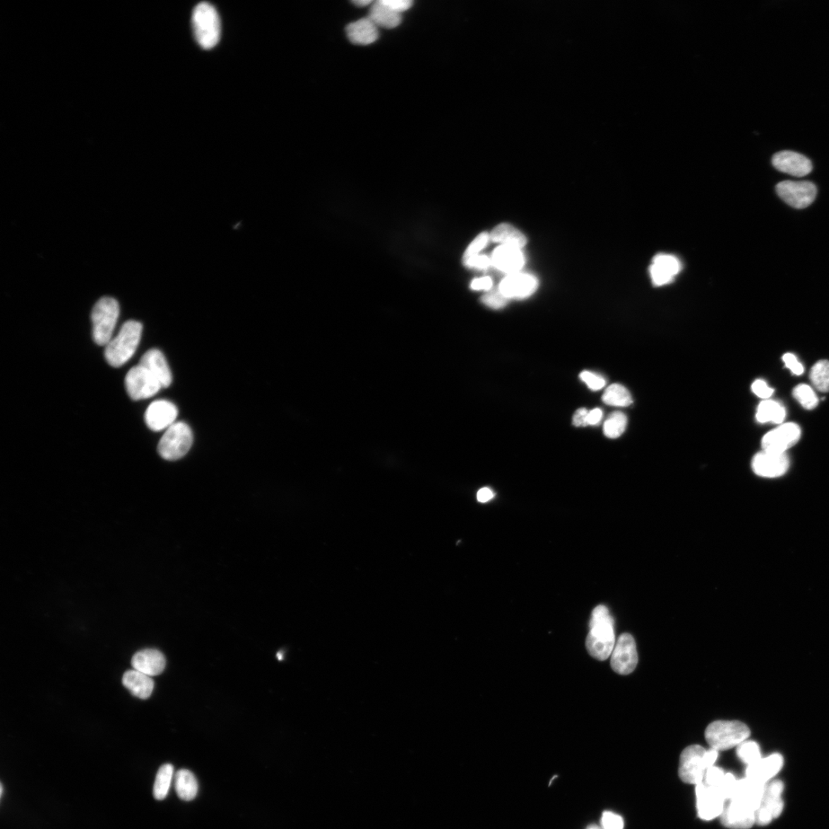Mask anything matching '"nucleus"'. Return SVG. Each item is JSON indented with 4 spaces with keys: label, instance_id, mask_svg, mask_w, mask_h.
<instances>
[{
    "label": "nucleus",
    "instance_id": "33",
    "mask_svg": "<svg viewBox=\"0 0 829 829\" xmlns=\"http://www.w3.org/2000/svg\"><path fill=\"white\" fill-rule=\"evenodd\" d=\"M811 382L820 392H829V361L820 360L811 368Z\"/></svg>",
    "mask_w": 829,
    "mask_h": 829
},
{
    "label": "nucleus",
    "instance_id": "24",
    "mask_svg": "<svg viewBox=\"0 0 829 829\" xmlns=\"http://www.w3.org/2000/svg\"><path fill=\"white\" fill-rule=\"evenodd\" d=\"M347 34L349 40L359 46L369 45L378 37V28L369 17L349 24Z\"/></svg>",
    "mask_w": 829,
    "mask_h": 829
},
{
    "label": "nucleus",
    "instance_id": "8",
    "mask_svg": "<svg viewBox=\"0 0 829 829\" xmlns=\"http://www.w3.org/2000/svg\"><path fill=\"white\" fill-rule=\"evenodd\" d=\"M125 385L130 398L136 401L151 398L162 388L160 382L140 364L129 370L126 376Z\"/></svg>",
    "mask_w": 829,
    "mask_h": 829
},
{
    "label": "nucleus",
    "instance_id": "6",
    "mask_svg": "<svg viewBox=\"0 0 829 829\" xmlns=\"http://www.w3.org/2000/svg\"><path fill=\"white\" fill-rule=\"evenodd\" d=\"M193 439L192 431L186 423L175 422L166 429L158 443V453L165 460H180L189 452Z\"/></svg>",
    "mask_w": 829,
    "mask_h": 829
},
{
    "label": "nucleus",
    "instance_id": "31",
    "mask_svg": "<svg viewBox=\"0 0 829 829\" xmlns=\"http://www.w3.org/2000/svg\"><path fill=\"white\" fill-rule=\"evenodd\" d=\"M174 777V767L171 764H165L158 770L153 788V795L157 800H163L171 788Z\"/></svg>",
    "mask_w": 829,
    "mask_h": 829
},
{
    "label": "nucleus",
    "instance_id": "53",
    "mask_svg": "<svg viewBox=\"0 0 829 829\" xmlns=\"http://www.w3.org/2000/svg\"><path fill=\"white\" fill-rule=\"evenodd\" d=\"M1 787V792H0V795H1V797H2L3 794H4V785L1 784V787Z\"/></svg>",
    "mask_w": 829,
    "mask_h": 829
},
{
    "label": "nucleus",
    "instance_id": "26",
    "mask_svg": "<svg viewBox=\"0 0 829 829\" xmlns=\"http://www.w3.org/2000/svg\"><path fill=\"white\" fill-rule=\"evenodd\" d=\"M368 17L378 28L394 29L402 22V15L393 11L382 0H378L373 4Z\"/></svg>",
    "mask_w": 829,
    "mask_h": 829
},
{
    "label": "nucleus",
    "instance_id": "50",
    "mask_svg": "<svg viewBox=\"0 0 829 829\" xmlns=\"http://www.w3.org/2000/svg\"><path fill=\"white\" fill-rule=\"evenodd\" d=\"M494 497L493 491L489 488H483L480 489L477 494L478 501L484 503L490 501Z\"/></svg>",
    "mask_w": 829,
    "mask_h": 829
},
{
    "label": "nucleus",
    "instance_id": "27",
    "mask_svg": "<svg viewBox=\"0 0 829 829\" xmlns=\"http://www.w3.org/2000/svg\"><path fill=\"white\" fill-rule=\"evenodd\" d=\"M783 790L784 784L780 780H773L765 785L761 806L768 810L773 818H778L782 813Z\"/></svg>",
    "mask_w": 829,
    "mask_h": 829
},
{
    "label": "nucleus",
    "instance_id": "45",
    "mask_svg": "<svg viewBox=\"0 0 829 829\" xmlns=\"http://www.w3.org/2000/svg\"><path fill=\"white\" fill-rule=\"evenodd\" d=\"M382 1L393 11L400 14L410 10L412 6V2L410 0H382Z\"/></svg>",
    "mask_w": 829,
    "mask_h": 829
},
{
    "label": "nucleus",
    "instance_id": "16",
    "mask_svg": "<svg viewBox=\"0 0 829 829\" xmlns=\"http://www.w3.org/2000/svg\"><path fill=\"white\" fill-rule=\"evenodd\" d=\"M720 817L722 824L731 829H749L756 823V811L734 799L726 801Z\"/></svg>",
    "mask_w": 829,
    "mask_h": 829
},
{
    "label": "nucleus",
    "instance_id": "17",
    "mask_svg": "<svg viewBox=\"0 0 829 829\" xmlns=\"http://www.w3.org/2000/svg\"><path fill=\"white\" fill-rule=\"evenodd\" d=\"M537 287L539 281L535 276L518 272L508 275L501 282L499 288L501 292L510 299L530 297L535 292Z\"/></svg>",
    "mask_w": 829,
    "mask_h": 829
},
{
    "label": "nucleus",
    "instance_id": "54",
    "mask_svg": "<svg viewBox=\"0 0 829 829\" xmlns=\"http://www.w3.org/2000/svg\"><path fill=\"white\" fill-rule=\"evenodd\" d=\"M588 829H601V828H597V827L593 826V827H590Z\"/></svg>",
    "mask_w": 829,
    "mask_h": 829
},
{
    "label": "nucleus",
    "instance_id": "51",
    "mask_svg": "<svg viewBox=\"0 0 829 829\" xmlns=\"http://www.w3.org/2000/svg\"><path fill=\"white\" fill-rule=\"evenodd\" d=\"M352 4L359 7H364L374 3L371 0H356V1H352Z\"/></svg>",
    "mask_w": 829,
    "mask_h": 829
},
{
    "label": "nucleus",
    "instance_id": "14",
    "mask_svg": "<svg viewBox=\"0 0 829 829\" xmlns=\"http://www.w3.org/2000/svg\"><path fill=\"white\" fill-rule=\"evenodd\" d=\"M754 472L764 478H777L786 474L789 468L787 453L763 451L756 454L752 462Z\"/></svg>",
    "mask_w": 829,
    "mask_h": 829
},
{
    "label": "nucleus",
    "instance_id": "11",
    "mask_svg": "<svg viewBox=\"0 0 829 829\" xmlns=\"http://www.w3.org/2000/svg\"><path fill=\"white\" fill-rule=\"evenodd\" d=\"M801 434V429L796 423H784L765 435L762 440L763 451L786 453L789 448L799 442Z\"/></svg>",
    "mask_w": 829,
    "mask_h": 829
},
{
    "label": "nucleus",
    "instance_id": "1",
    "mask_svg": "<svg viewBox=\"0 0 829 829\" xmlns=\"http://www.w3.org/2000/svg\"><path fill=\"white\" fill-rule=\"evenodd\" d=\"M589 626L586 639L589 655L598 660H605L612 656L615 646L614 621L605 606L595 608Z\"/></svg>",
    "mask_w": 829,
    "mask_h": 829
},
{
    "label": "nucleus",
    "instance_id": "20",
    "mask_svg": "<svg viewBox=\"0 0 829 829\" xmlns=\"http://www.w3.org/2000/svg\"><path fill=\"white\" fill-rule=\"evenodd\" d=\"M784 763L782 756L774 753L748 765L746 777L766 785L772 781L782 770Z\"/></svg>",
    "mask_w": 829,
    "mask_h": 829
},
{
    "label": "nucleus",
    "instance_id": "29",
    "mask_svg": "<svg viewBox=\"0 0 829 829\" xmlns=\"http://www.w3.org/2000/svg\"><path fill=\"white\" fill-rule=\"evenodd\" d=\"M174 787L179 797L186 801L195 799L198 792V782L188 770H180L174 776Z\"/></svg>",
    "mask_w": 829,
    "mask_h": 829
},
{
    "label": "nucleus",
    "instance_id": "18",
    "mask_svg": "<svg viewBox=\"0 0 829 829\" xmlns=\"http://www.w3.org/2000/svg\"><path fill=\"white\" fill-rule=\"evenodd\" d=\"M773 164L776 169L797 177H804L813 170V165L809 158L791 151L776 153L773 157Z\"/></svg>",
    "mask_w": 829,
    "mask_h": 829
},
{
    "label": "nucleus",
    "instance_id": "44",
    "mask_svg": "<svg viewBox=\"0 0 829 829\" xmlns=\"http://www.w3.org/2000/svg\"><path fill=\"white\" fill-rule=\"evenodd\" d=\"M782 360L785 365L790 369V371L797 376H800L804 372V367L797 359V357L792 354H786L783 356Z\"/></svg>",
    "mask_w": 829,
    "mask_h": 829
},
{
    "label": "nucleus",
    "instance_id": "38",
    "mask_svg": "<svg viewBox=\"0 0 829 829\" xmlns=\"http://www.w3.org/2000/svg\"><path fill=\"white\" fill-rule=\"evenodd\" d=\"M482 302L491 308L500 309L507 305L509 299L501 292L499 287L487 291L481 298Z\"/></svg>",
    "mask_w": 829,
    "mask_h": 829
},
{
    "label": "nucleus",
    "instance_id": "5",
    "mask_svg": "<svg viewBox=\"0 0 829 829\" xmlns=\"http://www.w3.org/2000/svg\"><path fill=\"white\" fill-rule=\"evenodd\" d=\"M120 307L116 299L105 297L95 304L92 312L93 336L96 344L107 346L112 340L119 319Z\"/></svg>",
    "mask_w": 829,
    "mask_h": 829
},
{
    "label": "nucleus",
    "instance_id": "21",
    "mask_svg": "<svg viewBox=\"0 0 829 829\" xmlns=\"http://www.w3.org/2000/svg\"><path fill=\"white\" fill-rule=\"evenodd\" d=\"M131 665L138 672L152 677L164 672L166 660L160 650L145 649L136 652L132 657Z\"/></svg>",
    "mask_w": 829,
    "mask_h": 829
},
{
    "label": "nucleus",
    "instance_id": "22",
    "mask_svg": "<svg viewBox=\"0 0 829 829\" xmlns=\"http://www.w3.org/2000/svg\"><path fill=\"white\" fill-rule=\"evenodd\" d=\"M139 364L146 368L162 387H169L172 382V374L167 362L160 350L152 349L141 358Z\"/></svg>",
    "mask_w": 829,
    "mask_h": 829
},
{
    "label": "nucleus",
    "instance_id": "28",
    "mask_svg": "<svg viewBox=\"0 0 829 829\" xmlns=\"http://www.w3.org/2000/svg\"><path fill=\"white\" fill-rule=\"evenodd\" d=\"M490 239L501 245L515 246L521 249L527 244L526 237L509 224H501L494 228L490 234Z\"/></svg>",
    "mask_w": 829,
    "mask_h": 829
},
{
    "label": "nucleus",
    "instance_id": "15",
    "mask_svg": "<svg viewBox=\"0 0 829 829\" xmlns=\"http://www.w3.org/2000/svg\"><path fill=\"white\" fill-rule=\"evenodd\" d=\"M179 411L175 405L167 400H156L150 404L145 414L147 427L155 431L169 429L175 423Z\"/></svg>",
    "mask_w": 829,
    "mask_h": 829
},
{
    "label": "nucleus",
    "instance_id": "25",
    "mask_svg": "<svg viewBox=\"0 0 829 829\" xmlns=\"http://www.w3.org/2000/svg\"><path fill=\"white\" fill-rule=\"evenodd\" d=\"M122 684L136 698L146 700L151 696L155 684L151 676L136 669L129 670L123 675Z\"/></svg>",
    "mask_w": 829,
    "mask_h": 829
},
{
    "label": "nucleus",
    "instance_id": "7",
    "mask_svg": "<svg viewBox=\"0 0 829 829\" xmlns=\"http://www.w3.org/2000/svg\"><path fill=\"white\" fill-rule=\"evenodd\" d=\"M707 749L699 745L686 747L681 753L679 776L688 784L698 785L703 782L705 772L709 769L707 762Z\"/></svg>",
    "mask_w": 829,
    "mask_h": 829
},
{
    "label": "nucleus",
    "instance_id": "30",
    "mask_svg": "<svg viewBox=\"0 0 829 829\" xmlns=\"http://www.w3.org/2000/svg\"><path fill=\"white\" fill-rule=\"evenodd\" d=\"M786 417L787 410L782 403L766 400L758 405L756 418L761 423L773 422L775 424H781Z\"/></svg>",
    "mask_w": 829,
    "mask_h": 829
},
{
    "label": "nucleus",
    "instance_id": "49",
    "mask_svg": "<svg viewBox=\"0 0 829 829\" xmlns=\"http://www.w3.org/2000/svg\"><path fill=\"white\" fill-rule=\"evenodd\" d=\"M603 417V412L600 409H594L590 410L587 417V426L597 425L602 421Z\"/></svg>",
    "mask_w": 829,
    "mask_h": 829
},
{
    "label": "nucleus",
    "instance_id": "19",
    "mask_svg": "<svg viewBox=\"0 0 829 829\" xmlns=\"http://www.w3.org/2000/svg\"><path fill=\"white\" fill-rule=\"evenodd\" d=\"M492 266L508 275L518 273L525 266V256L521 249L501 245L491 255Z\"/></svg>",
    "mask_w": 829,
    "mask_h": 829
},
{
    "label": "nucleus",
    "instance_id": "40",
    "mask_svg": "<svg viewBox=\"0 0 829 829\" xmlns=\"http://www.w3.org/2000/svg\"><path fill=\"white\" fill-rule=\"evenodd\" d=\"M737 783L738 780L734 774L726 773L725 777L723 779L718 789L727 801L733 798Z\"/></svg>",
    "mask_w": 829,
    "mask_h": 829
},
{
    "label": "nucleus",
    "instance_id": "46",
    "mask_svg": "<svg viewBox=\"0 0 829 829\" xmlns=\"http://www.w3.org/2000/svg\"><path fill=\"white\" fill-rule=\"evenodd\" d=\"M491 266H492L491 258L487 257L486 255H479L478 257H476L468 263L465 264L467 268H476L479 270H487Z\"/></svg>",
    "mask_w": 829,
    "mask_h": 829
},
{
    "label": "nucleus",
    "instance_id": "37",
    "mask_svg": "<svg viewBox=\"0 0 829 829\" xmlns=\"http://www.w3.org/2000/svg\"><path fill=\"white\" fill-rule=\"evenodd\" d=\"M489 240L490 235L487 232L482 233L477 237L475 238V240L471 243L464 254L463 263L465 266L476 257H478L479 253L486 248Z\"/></svg>",
    "mask_w": 829,
    "mask_h": 829
},
{
    "label": "nucleus",
    "instance_id": "2",
    "mask_svg": "<svg viewBox=\"0 0 829 829\" xmlns=\"http://www.w3.org/2000/svg\"><path fill=\"white\" fill-rule=\"evenodd\" d=\"M143 333V324L129 321L121 326L117 336L105 346V357L113 367L124 365L135 354Z\"/></svg>",
    "mask_w": 829,
    "mask_h": 829
},
{
    "label": "nucleus",
    "instance_id": "4",
    "mask_svg": "<svg viewBox=\"0 0 829 829\" xmlns=\"http://www.w3.org/2000/svg\"><path fill=\"white\" fill-rule=\"evenodd\" d=\"M751 736V729L745 723L736 720L715 721L708 727L705 738L716 751H727L738 746Z\"/></svg>",
    "mask_w": 829,
    "mask_h": 829
},
{
    "label": "nucleus",
    "instance_id": "32",
    "mask_svg": "<svg viewBox=\"0 0 829 829\" xmlns=\"http://www.w3.org/2000/svg\"><path fill=\"white\" fill-rule=\"evenodd\" d=\"M603 402L612 407H626L632 402L630 392L620 384H612L607 388L603 397Z\"/></svg>",
    "mask_w": 829,
    "mask_h": 829
},
{
    "label": "nucleus",
    "instance_id": "13",
    "mask_svg": "<svg viewBox=\"0 0 829 829\" xmlns=\"http://www.w3.org/2000/svg\"><path fill=\"white\" fill-rule=\"evenodd\" d=\"M681 270V262L675 256L659 254L652 259L649 273L652 285L662 287L672 283Z\"/></svg>",
    "mask_w": 829,
    "mask_h": 829
},
{
    "label": "nucleus",
    "instance_id": "35",
    "mask_svg": "<svg viewBox=\"0 0 829 829\" xmlns=\"http://www.w3.org/2000/svg\"><path fill=\"white\" fill-rule=\"evenodd\" d=\"M736 753L741 761L747 765H751L763 758L761 747L754 741H744L738 746Z\"/></svg>",
    "mask_w": 829,
    "mask_h": 829
},
{
    "label": "nucleus",
    "instance_id": "42",
    "mask_svg": "<svg viewBox=\"0 0 829 829\" xmlns=\"http://www.w3.org/2000/svg\"><path fill=\"white\" fill-rule=\"evenodd\" d=\"M603 829H624V823L621 816L612 811H605L602 818Z\"/></svg>",
    "mask_w": 829,
    "mask_h": 829
},
{
    "label": "nucleus",
    "instance_id": "43",
    "mask_svg": "<svg viewBox=\"0 0 829 829\" xmlns=\"http://www.w3.org/2000/svg\"><path fill=\"white\" fill-rule=\"evenodd\" d=\"M752 390L755 395L765 400H769L774 393V390L762 379H758L752 385Z\"/></svg>",
    "mask_w": 829,
    "mask_h": 829
},
{
    "label": "nucleus",
    "instance_id": "39",
    "mask_svg": "<svg viewBox=\"0 0 829 829\" xmlns=\"http://www.w3.org/2000/svg\"><path fill=\"white\" fill-rule=\"evenodd\" d=\"M725 775L724 771L713 765L705 772L703 782L705 786L718 789Z\"/></svg>",
    "mask_w": 829,
    "mask_h": 829
},
{
    "label": "nucleus",
    "instance_id": "48",
    "mask_svg": "<svg viewBox=\"0 0 829 829\" xmlns=\"http://www.w3.org/2000/svg\"><path fill=\"white\" fill-rule=\"evenodd\" d=\"M589 410L581 408L576 411L574 417H573V424L575 427H587V417Z\"/></svg>",
    "mask_w": 829,
    "mask_h": 829
},
{
    "label": "nucleus",
    "instance_id": "41",
    "mask_svg": "<svg viewBox=\"0 0 829 829\" xmlns=\"http://www.w3.org/2000/svg\"><path fill=\"white\" fill-rule=\"evenodd\" d=\"M580 378L582 381L586 383L590 390L593 391H598L602 390L605 386V379L594 373L589 371H584L580 374Z\"/></svg>",
    "mask_w": 829,
    "mask_h": 829
},
{
    "label": "nucleus",
    "instance_id": "52",
    "mask_svg": "<svg viewBox=\"0 0 829 829\" xmlns=\"http://www.w3.org/2000/svg\"><path fill=\"white\" fill-rule=\"evenodd\" d=\"M277 657L280 660H283V658H284V655H282L281 652H278Z\"/></svg>",
    "mask_w": 829,
    "mask_h": 829
},
{
    "label": "nucleus",
    "instance_id": "47",
    "mask_svg": "<svg viewBox=\"0 0 829 829\" xmlns=\"http://www.w3.org/2000/svg\"><path fill=\"white\" fill-rule=\"evenodd\" d=\"M492 280L489 277H484L479 279H475L472 282L471 288L475 290H487L489 291L492 287Z\"/></svg>",
    "mask_w": 829,
    "mask_h": 829
},
{
    "label": "nucleus",
    "instance_id": "9",
    "mask_svg": "<svg viewBox=\"0 0 829 829\" xmlns=\"http://www.w3.org/2000/svg\"><path fill=\"white\" fill-rule=\"evenodd\" d=\"M775 189L785 202L798 209L809 207L817 195L816 185L809 181H782L776 185Z\"/></svg>",
    "mask_w": 829,
    "mask_h": 829
},
{
    "label": "nucleus",
    "instance_id": "3",
    "mask_svg": "<svg viewBox=\"0 0 829 829\" xmlns=\"http://www.w3.org/2000/svg\"><path fill=\"white\" fill-rule=\"evenodd\" d=\"M193 35L201 48H214L220 37V21L215 6L207 2L198 4L192 13Z\"/></svg>",
    "mask_w": 829,
    "mask_h": 829
},
{
    "label": "nucleus",
    "instance_id": "10",
    "mask_svg": "<svg viewBox=\"0 0 829 829\" xmlns=\"http://www.w3.org/2000/svg\"><path fill=\"white\" fill-rule=\"evenodd\" d=\"M638 663L636 642L630 633H625L617 640L612 654L611 665L614 672L621 675L631 674Z\"/></svg>",
    "mask_w": 829,
    "mask_h": 829
},
{
    "label": "nucleus",
    "instance_id": "34",
    "mask_svg": "<svg viewBox=\"0 0 829 829\" xmlns=\"http://www.w3.org/2000/svg\"><path fill=\"white\" fill-rule=\"evenodd\" d=\"M627 417L624 413L614 412L604 422V434L607 438H619L624 434L626 427H627Z\"/></svg>",
    "mask_w": 829,
    "mask_h": 829
},
{
    "label": "nucleus",
    "instance_id": "36",
    "mask_svg": "<svg viewBox=\"0 0 829 829\" xmlns=\"http://www.w3.org/2000/svg\"><path fill=\"white\" fill-rule=\"evenodd\" d=\"M793 396L801 407L808 410H814L818 404V398L811 388L806 384H800L793 390Z\"/></svg>",
    "mask_w": 829,
    "mask_h": 829
},
{
    "label": "nucleus",
    "instance_id": "12",
    "mask_svg": "<svg viewBox=\"0 0 829 829\" xmlns=\"http://www.w3.org/2000/svg\"><path fill=\"white\" fill-rule=\"evenodd\" d=\"M696 806L699 817L710 821L721 816L726 801L719 789L709 787L702 782L696 786Z\"/></svg>",
    "mask_w": 829,
    "mask_h": 829
},
{
    "label": "nucleus",
    "instance_id": "23",
    "mask_svg": "<svg viewBox=\"0 0 829 829\" xmlns=\"http://www.w3.org/2000/svg\"><path fill=\"white\" fill-rule=\"evenodd\" d=\"M765 785L746 777L738 780L733 798L755 811L761 806Z\"/></svg>",
    "mask_w": 829,
    "mask_h": 829
}]
</instances>
